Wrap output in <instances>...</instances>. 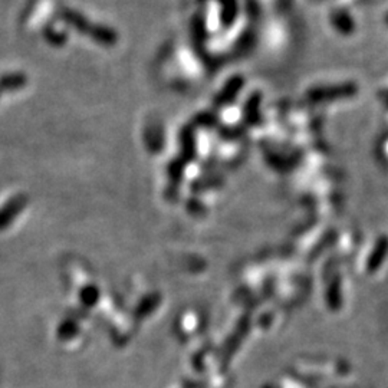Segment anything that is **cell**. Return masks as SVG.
Returning <instances> with one entry per match:
<instances>
[{"label":"cell","instance_id":"1","mask_svg":"<svg viewBox=\"0 0 388 388\" xmlns=\"http://www.w3.org/2000/svg\"><path fill=\"white\" fill-rule=\"evenodd\" d=\"M57 18L68 28L78 32L79 35L87 37L90 41L101 46H114L118 42V33L108 25L96 23L88 19L82 12L72 8H61Z\"/></svg>","mask_w":388,"mask_h":388},{"label":"cell","instance_id":"2","mask_svg":"<svg viewBox=\"0 0 388 388\" xmlns=\"http://www.w3.org/2000/svg\"><path fill=\"white\" fill-rule=\"evenodd\" d=\"M28 205V197L25 194H18L9 198L6 203L0 207V229L8 227L18 217Z\"/></svg>","mask_w":388,"mask_h":388},{"label":"cell","instance_id":"3","mask_svg":"<svg viewBox=\"0 0 388 388\" xmlns=\"http://www.w3.org/2000/svg\"><path fill=\"white\" fill-rule=\"evenodd\" d=\"M28 85V75L23 72H8L0 76V98L3 94L21 91Z\"/></svg>","mask_w":388,"mask_h":388},{"label":"cell","instance_id":"4","mask_svg":"<svg viewBox=\"0 0 388 388\" xmlns=\"http://www.w3.org/2000/svg\"><path fill=\"white\" fill-rule=\"evenodd\" d=\"M42 35H43V39L50 46H55V48L63 46L66 42H68V33H66L62 29H58V28L52 26V25L45 26L43 30H42Z\"/></svg>","mask_w":388,"mask_h":388}]
</instances>
